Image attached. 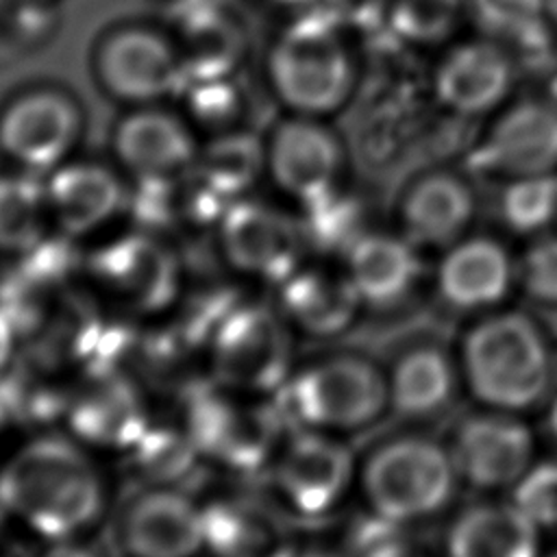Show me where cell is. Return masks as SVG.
Instances as JSON below:
<instances>
[{
  "label": "cell",
  "instance_id": "4dcf8cb0",
  "mask_svg": "<svg viewBox=\"0 0 557 557\" xmlns=\"http://www.w3.org/2000/svg\"><path fill=\"white\" fill-rule=\"evenodd\" d=\"M500 226L520 239H533L557 228V172L507 178L498 194Z\"/></svg>",
  "mask_w": 557,
  "mask_h": 557
},
{
  "label": "cell",
  "instance_id": "8fae6325",
  "mask_svg": "<svg viewBox=\"0 0 557 557\" xmlns=\"http://www.w3.org/2000/svg\"><path fill=\"white\" fill-rule=\"evenodd\" d=\"M429 294L463 322L511 305L518 294V252L490 233H468L437 252Z\"/></svg>",
  "mask_w": 557,
  "mask_h": 557
},
{
  "label": "cell",
  "instance_id": "836d02e7",
  "mask_svg": "<svg viewBox=\"0 0 557 557\" xmlns=\"http://www.w3.org/2000/svg\"><path fill=\"white\" fill-rule=\"evenodd\" d=\"M518 294L533 309L557 311V228L524 242L518 252Z\"/></svg>",
  "mask_w": 557,
  "mask_h": 557
},
{
  "label": "cell",
  "instance_id": "ee69618b",
  "mask_svg": "<svg viewBox=\"0 0 557 557\" xmlns=\"http://www.w3.org/2000/svg\"><path fill=\"white\" fill-rule=\"evenodd\" d=\"M11 429H13V422H11L7 409H4V405H2V400H0V461H2L4 453H7V450H2V448H4V440H7V435H9Z\"/></svg>",
  "mask_w": 557,
  "mask_h": 557
},
{
  "label": "cell",
  "instance_id": "681fc988",
  "mask_svg": "<svg viewBox=\"0 0 557 557\" xmlns=\"http://www.w3.org/2000/svg\"><path fill=\"white\" fill-rule=\"evenodd\" d=\"M281 2H289V4H294V2H307V0H281Z\"/></svg>",
  "mask_w": 557,
  "mask_h": 557
},
{
  "label": "cell",
  "instance_id": "4316f807",
  "mask_svg": "<svg viewBox=\"0 0 557 557\" xmlns=\"http://www.w3.org/2000/svg\"><path fill=\"white\" fill-rule=\"evenodd\" d=\"M120 161L141 181H172L189 170L194 144L170 115L144 111L126 117L115 135Z\"/></svg>",
  "mask_w": 557,
  "mask_h": 557
},
{
  "label": "cell",
  "instance_id": "44dd1931",
  "mask_svg": "<svg viewBox=\"0 0 557 557\" xmlns=\"http://www.w3.org/2000/svg\"><path fill=\"white\" fill-rule=\"evenodd\" d=\"M272 500L231 492L202 503L205 550L211 557H285L294 537Z\"/></svg>",
  "mask_w": 557,
  "mask_h": 557
},
{
  "label": "cell",
  "instance_id": "7dc6e473",
  "mask_svg": "<svg viewBox=\"0 0 557 557\" xmlns=\"http://www.w3.org/2000/svg\"><path fill=\"white\" fill-rule=\"evenodd\" d=\"M544 557H557V535L548 537V542H546V550H544Z\"/></svg>",
  "mask_w": 557,
  "mask_h": 557
},
{
  "label": "cell",
  "instance_id": "ffe728a7",
  "mask_svg": "<svg viewBox=\"0 0 557 557\" xmlns=\"http://www.w3.org/2000/svg\"><path fill=\"white\" fill-rule=\"evenodd\" d=\"M474 163L505 178L557 172V102L522 100L490 126Z\"/></svg>",
  "mask_w": 557,
  "mask_h": 557
},
{
  "label": "cell",
  "instance_id": "9a60e30c",
  "mask_svg": "<svg viewBox=\"0 0 557 557\" xmlns=\"http://www.w3.org/2000/svg\"><path fill=\"white\" fill-rule=\"evenodd\" d=\"M366 311L409 309L431 287L424 252L398 228H370L339 259Z\"/></svg>",
  "mask_w": 557,
  "mask_h": 557
},
{
  "label": "cell",
  "instance_id": "ab89813d",
  "mask_svg": "<svg viewBox=\"0 0 557 557\" xmlns=\"http://www.w3.org/2000/svg\"><path fill=\"white\" fill-rule=\"evenodd\" d=\"M383 0H333L335 11L355 22H370L381 11Z\"/></svg>",
  "mask_w": 557,
  "mask_h": 557
},
{
  "label": "cell",
  "instance_id": "3957f363",
  "mask_svg": "<svg viewBox=\"0 0 557 557\" xmlns=\"http://www.w3.org/2000/svg\"><path fill=\"white\" fill-rule=\"evenodd\" d=\"M461 481L444 437L405 426L359 455L357 496L363 507L405 529L448 516Z\"/></svg>",
  "mask_w": 557,
  "mask_h": 557
},
{
  "label": "cell",
  "instance_id": "30bf717a",
  "mask_svg": "<svg viewBox=\"0 0 557 557\" xmlns=\"http://www.w3.org/2000/svg\"><path fill=\"white\" fill-rule=\"evenodd\" d=\"M270 76L281 100L296 111L329 113L346 100L352 67L331 22L307 17L285 30L274 46Z\"/></svg>",
  "mask_w": 557,
  "mask_h": 557
},
{
  "label": "cell",
  "instance_id": "6da1fadb",
  "mask_svg": "<svg viewBox=\"0 0 557 557\" xmlns=\"http://www.w3.org/2000/svg\"><path fill=\"white\" fill-rule=\"evenodd\" d=\"M0 503L46 544L85 540L107 516L111 485L94 450L70 433L39 431L4 453Z\"/></svg>",
  "mask_w": 557,
  "mask_h": 557
},
{
  "label": "cell",
  "instance_id": "f907efd6",
  "mask_svg": "<svg viewBox=\"0 0 557 557\" xmlns=\"http://www.w3.org/2000/svg\"><path fill=\"white\" fill-rule=\"evenodd\" d=\"M0 557H2V555H0Z\"/></svg>",
  "mask_w": 557,
  "mask_h": 557
},
{
  "label": "cell",
  "instance_id": "ac0fdd59",
  "mask_svg": "<svg viewBox=\"0 0 557 557\" xmlns=\"http://www.w3.org/2000/svg\"><path fill=\"white\" fill-rule=\"evenodd\" d=\"M479 200L474 187L457 172L429 170L400 194L396 228L424 255L442 252L474 228Z\"/></svg>",
  "mask_w": 557,
  "mask_h": 557
},
{
  "label": "cell",
  "instance_id": "74e56055",
  "mask_svg": "<svg viewBox=\"0 0 557 557\" xmlns=\"http://www.w3.org/2000/svg\"><path fill=\"white\" fill-rule=\"evenodd\" d=\"M546 0H474L481 22L496 33L513 37L544 15Z\"/></svg>",
  "mask_w": 557,
  "mask_h": 557
},
{
  "label": "cell",
  "instance_id": "d6a6232c",
  "mask_svg": "<svg viewBox=\"0 0 557 557\" xmlns=\"http://www.w3.org/2000/svg\"><path fill=\"white\" fill-rule=\"evenodd\" d=\"M261 163L263 157L252 139L228 137L213 144L207 150L198 176L207 181L226 200H231L235 194L244 191L257 178Z\"/></svg>",
  "mask_w": 557,
  "mask_h": 557
},
{
  "label": "cell",
  "instance_id": "60d3db41",
  "mask_svg": "<svg viewBox=\"0 0 557 557\" xmlns=\"http://www.w3.org/2000/svg\"><path fill=\"white\" fill-rule=\"evenodd\" d=\"M37 557H100V555L85 540H61V542H48L41 555Z\"/></svg>",
  "mask_w": 557,
  "mask_h": 557
},
{
  "label": "cell",
  "instance_id": "d6986e66",
  "mask_svg": "<svg viewBox=\"0 0 557 557\" xmlns=\"http://www.w3.org/2000/svg\"><path fill=\"white\" fill-rule=\"evenodd\" d=\"M276 309L294 333L311 339H337L366 313L344 265L302 263L278 287Z\"/></svg>",
  "mask_w": 557,
  "mask_h": 557
},
{
  "label": "cell",
  "instance_id": "b9f144b4",
  "mask_svg": "<svg viewBox=\"0 0 557 557\" xmlns=\"http://www.w3.org/2000/svg\"><path fill=\"white\" fill-rule=\"evenodd\" d=\"M540 413H542V437L557 453V385Z\"/></svg>",
  "mask_w": 557,
  "mask_h": 557
},
{
  "label": "cell",
  "instance_id": "d590c367",
  "mask_svg": "<svg viewBox=\"0 0 557 557\" xmlns=\"http://www.w3.org/2000/svg\"><path fill=\"white\" fill-rule=\"evenodd\" d=\"M509 498L542 529L546 537L557 535V453H542Z\"/></svg>",
  "mask_w": 557,
  "mask_h": 557
},
{
  "label": "cell",
  "instance_id": "7bdbcfd3",
  "mask_svg": "<svg viewBox=\"0 0 557 557\" xmlns=\"http://www.w3.org/2000/svg\"><path fill=\"white\" fill-rule=\"evenodd\" d=\"M285 557H342V553L333 546H313V544L294 542V546Z\"/></svg>",
  "mask_w": 557,
  "mask_h": 557
},
{
  "label": "cell",
  "instance_id": "e0dca14e",
  "mask_svg": "<svg viewBox=\"0 0 557 557\" xmlns=\"http://www.w3.org/2000/svg\"><path fill=\"white\" fill-rule=\"evenodd\" d=\"M546 542L509 496H476L446 516L440 557H544Z\"/></svg>",
  "mask_w": 557,
  "mask_h": 557
},
{
  "label": "cell",
  "instance_id": "9c48e42d",
  "mask_svg": "<svg viewBox=\"0 0 557 557\" xmlns=\"http://www.w3.org/2000/svg\"><path fill=\"white\" fill-rule=\"evenodd\" d=\"M444 440L461 487L476 496H509L544 453L531 416L474 405L455 418Z\"/></svg>",
  "mask_w": 557,
  "mask_h": 557
},
{
  "label": "cell",
  "instance_id": "52a82bcc",
  "mask_svg": "<svg viewBox=\"0 0 557 557\" xmlns=\"http://www.w3.org/2000/svg\"><path fill=\"white\" fill-rule=\"evenodd\" d=\"M359 455L348 437L289 429L268 466L274 503L298 520H329L357 492Z\"/></svg>",
  "mask_w": 557,
  "mask_h": 557
},
{
  "label": "cell",
  "instance_id": "83f0119b",
  "mask_svg": "<svg viewBox=\"0 0 557 557\" xmlns=\"http://www.w3.org/2000/svg\"><path fill=\"white\" fill-rule=\"evenodd\" d=\"M124 457L141 485L168 487H183L205 463L183 420L174 424L150 420Z\"/></svg>",
  "mask_w": 557,
  "mask_h": 557
},
{
  "label": "cell",
  "instance_id": "7a4b0ae2",
  "mask_svg": "<svg viewBox=\"0 0 557 557\" xmlns=\"http://www.w3.org/2000/svg\"><path fill=\"white\" fill-rule=\"evenodd\" d=\"M453 346L474 407L533 416L557 385V339L531 309L507 305L466 320Z\"/></svg>",
  "mask_w": 557,
  "mask_h": 557
},
{
  "label": "cell",
  "instance_id": "7c38bea8",
  "mask_svg": "<svg viewBox=\"0 0 557 557\" xmlns=\"http://www.w3.org/2000/svg\"><path fill=\"white\" fill-rule=\"evenodd\" d=\"M383 363L392 416L405 426L426 429L450 416L463 398L455 346L433 333L407 337Z\"/></svg>",
  "mask_w": 557,
  "mask_h": 557
},
{
  "label": "cell",
  "instance_id": "e575fe53",
  "mask_svg": "<svg viewBox=\"0 0 557 557\" xmlns=\"http://www.w3.org/2000/svg\"><path fill=\"white\" fill-rule=\"evenodd\" d=\"M237 54V44L228 26L207 17L194 22L185 30V48L178 52L185 74L194 72L198 78L222 76Z\"/></svg>",
  "mask_w": 557,
  "mask_h": 557
},
{
  "label": "cell",
  "instance_id": "d4e9b609",
  "mask_svg": "<svg viewBox=\"0 0 557 557\" xmlns=\"http://www.w3.org/2000/svg\"><path fill=\"white\" fill-rule=\"evenodd\" d=\"M513 83L509 52L487 39L450 50L437 67L435 91L442 104L461 115H481L498 107Z\"/></svg>",
  "mask_w": 557,
  "mask_h": 557
},
{
  "label": "cell",
  "instance_id": "f6af8a7d",
  "mask_svg": "<svg viewBox=\"0 0 557 557\" xmlns=\"http://www.w3.org/2000/svg\"><path fill=\"white\" fill-rule=\"evenodd\" d=\"M387 557H433V555L420 553L418 548H413V544H409V546H405V548H400V550H396V553H392V555H387ZM437 557H440V555H437Z\"/></svg>",
  "mask_w": 557,
  "mask_h": 557
},
{
  "label": "cell",
  "instance_id": "2e32d148",
  "mask_svg": "<svg viewBox=\"0 0 557 557\" xmlns=\"http://www.w3.org/2000/svg\"><path fill=\"white\" fill-rule=\"evenodd\" d=\"M124 557H198L205 553L202 503L183 487L141 485L115 527Z\"/></svg>",
  "mask_w": 557,
  "mask_h": 557
},
{
  "label": "cell",
  "instance_id": "ba28073f",
  "mask_svg": "<svg viewBox=\"0 0 557 557\" xmlns=\"http://www.w3.org/2000/svg\"><path fill=\"white\" fill-rule=\"evenodd\" d=\"M85 276L96 298L122 318H154L183 294V268L152 233H128L85 257Z\"/></svg>",
  "mask_w": 557,
  "mask_h": 557
},
{
  "label": "cell",
  "instance_id": "603a6c76",
  "mask_svg": "<svg viewBox=\"0 0 557 557\" xmlns=\"http://www.w3.org/2000/svg\"><path fill=\"white\" fill-rule=\"evenodd\" d=\"M339 163L337 141L326 128L307 120L283 124L268 152L274 183L302 207L337 187Z\"/></svg>",
  "mask_w": 557,
  "mask_h": 557
},
{
  "label": "cell",
  "instance_id": "5b68a950",
  "mask_svg": "<svg viewBox=\"0 0 557 557\" xmlns=\"http://www.w3.org/2000/svg\"><path fill=\"white\" fill-rule=\"evenodd\" d=\"M181 420L205 461L239 474L268 470L289 431L274 398L239 394L213 381L191 392Z\"/></svg>",
  "mask_w": 557,
  "mask_h": 557
},
{
  "label": "cell",
  "instance_id": "c3c4849f",
  "mask_svg": "<svg viewBox=\"0 0 557 557\" xmlns=\"http://www.w3.org/2000/svg\"><path fill=\"white\" fill-rule=\"evenodd\" d=\"M11 518H9V513H7V509H4V505L0 503V533H2V529H4V524L9 522Z\"/></svg>",
  "mask_w": 557,
  "mask_h": 557
},
{
  "label": "cell",
  "instance_id": "cb8c5ba5",
  "mask_svg": "<svg viewBox=\"0 0 557 557\" xmlns=\"http://www.w3.org/2000/svg\"><path fill=\"white\" fill-rule=\"evenodd\" d=\"M78 117L74 107L50 91L13 102L0 120L2 150L28 170H48L70 150Z\"/></svg>",
  "mask_w": 557,
  "mask_h": 557
},
{
  "label": "cell",
  "instance_id": "8d00e7d4",
  "mask_svg": "<svg viewBox=\"0 0 557 557\" xmlns=\"http://www.w3.org/2000/svg\"><path fill=\"white\" fill-rule=\"evenodd\" d=\"M457 0H398L396 28L416 41H437L455 24Z\"/></svg>",
  "mask_w": 557,
  "mask_h": 557
},
{
  "label": "cell",
  "instance_id": "4fadbf2b",
  "mask_svg": "<svg viewBox=\"0 0 557 557\" xmlns=\"http://www.w3.org/2000/svg\"><path fill=\"white\" fill-rule=\"evenodd\" d=\"M224 263L239 276L278 287L302 263V224L283 211L252 200H233L218 222Z\"/></svg>",
  "mask_w": 557,
  "mask_h": 557
},
{
  "label": "cell",
  "instance_id": "f546056e",
  "mask_svg": "<svg viewBox=\"0 0 557 557\" xmlns=\"http://www.w3.org/2000/svg\"><path fill=\"white\" fill-rule=\"evenodd\" d=\"M67 398L70 385L54 381L52 368L44 363L35 368L15 363L0 383V400L13 426L24 424L44 431L48 424L65 418Z\"/></svg>",
  "mask_w": 557,
  "mask_h": 557
},
{
  "label": "cell",
  "instance_id": "277c9868",
  "mask_svg": "<svg viewBox=\"0 0 557 557\" xmlns=\"http://www.w3.org/2000/svg\"><path fill=\"white\" fill-rule=\"evenodd\" d=\"M289 429L352 437L392 416L385 363L361 350H333L296 366L274 396Z\"/></svg>",
  "mask_w": 557,
  "mask_h": 557
},
{
  "label": "cell",
  "instance_id": "f1b7e54d",
  "mask_svg": "<svg viewBox=\"0 0 557 557\" xmlns=\"http://www.w3.org/2000/svg\"><path fill=\"white\" fill-rule=\"evenodd\" d=\"M52 228L46 185L26 174L0 176V255L24 257Z\"/></svg>",
  "mask_w": 557,
  "mask_h": 557
},
{
  "label": "cell",
  "instance_id": "8992f818",
  "mask_svg": "<svg viewBox=\"0 0 557 557\" xmlns=\"http://www.w3.org/2000/svg\"><path fill=\"white\" fill-rule=\"evenodd\" d=\"M294 335L278 309L237 300L205 344L211 381L239 394L274 398L296 370Z\"/></svg>",
  "mask_w": 557,
  "mask_h": 557
},
{
  "label": "cell",
  "instance_id": "484cf974",
  "mask_svg": "<svg viewBox=\"0 0 557 557\" xmlns=\"http://www.w3.org/2000/svg\"><path fill=\"white\" fill-rule=\"evenodd\" d=\"M46 196L52 226L70 239L100 231L122 209L120 181L89 163L57 168L46 183Z\"/></svg>",
  "mask_w": 557,
  "mask_h": 557
},
{
  "label": "cell",
  "instance_id": "bcb514c9",
  "mask_svg": "<svg viewBox=\"0 0 557 557\" xmlns=\"http://www.w3.org/2000/svg\"><path fill=\"white\" fill-rule=\"evenodd\" d=\"M544 15H546L548 22L557 28V0H546V4H544Z\"/></svg>",
  "mask_w": 557,
  "mask_h": 557
},
{
  "label": "cell",
  "instance_id": "7402d4cb",
  "mask_svg": "<svg viewBox=\"0 0 557 557\" xmlns=\"http://www.w3.org/2000/svg\"><path fill=\"white\" fill-rule=\"evenodd\" d=\"M104 85L126 100H152L185 81L178 52L150 30L128 28L107 39L98 57Z\"/></svg>",
  "mask_w": 557,
  "mask_h": 557
},
{
  "label": "cell",
  "instance_id": "1f68e13d",
  "mask_svg": "<svg viewBox=\"0 0 557 557\" xmlns=\"http://www.w3.org/2000/svg\"><path fill=\"white\" fill-rule=\"evenodd\" d=\"M307 215L300 222L309 248L322 255H333L339 261L346 250L370 228L363 226L357 202L337 194V187L326 196L305 207Z\"/></svg>",
  "mask_w": 557,
  "mask_h": 557
},
{
  "label": "cell",
  "instance_id": "f35d334b",
  "mask_svg": "<svg viewBox=\"0 0 557 557\" xmlns=\"http://www.w3.org/2000/svg\"><path fill=\"white\" fill-rule=\"evenodd\" d=\"M17 346H20L17 333L0 313V383L11 372V368L17 363Z\"/></svg>",
  "mask_w": 557,
  "mask_h": 557
},
{
  "label": "cell",
  "instance_id": "5bb4252c",
  "mask_svg": "<svg viewBox=\"0 0 557 557\" xmlns=\"http://www.w3.org/2000/svg\"><path fill=\"white\" fill-rule=\"evenodd\" d=\"M150 420L139 381L126 370L85 372L70 383L65 429L96 455H126Z\"/></svg>",
  "mask_w": 557,
  "mask_h": 557
}]
</instances>
